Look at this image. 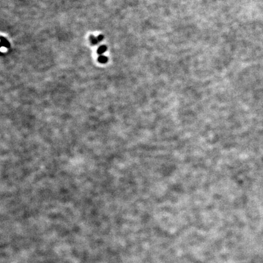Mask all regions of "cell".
<instances>
[{
  "instance_id": "1",
  "label": "cell",
  "mask_w": 263,
  "mask_h": 263,
  "mask_svg": "<svg viewBox=\"0 0 263 263\" xmlns=\"http://www.w3.org/2000/svg\"><path fill=\"white\" fill-rule=\"evenodd\" d=\"M98 61H99V62L104 63H105V62H107L108 61V58L105 57V56H100V57H99Z\"/></svg>"
},
{
  "instance_id": "2",
  "label": "cell",
  "mask_w": 263,
  "mask_h": 263,
  "mask_svg": "<svg viewBox=\"0 0 263 263\" xmlns=\"http://www.w3.org/2000/svg\"><path fill=\"white\" fill-rule=\"evenodd\" d=\"M106 50H107V47L105 46H102L99 48V49L98 51V53L100 54H103L105 51Z\"/></svg>"
},
{
  "instance_id": "3",
  "label": "cell",
  "mask_w": 263,
  "mask_h": 263,
  "mask_svg": "<svg viewBox=\"0 0 263 263\" xmlns=\"http://www.w3.org/2000/svg\"><path fill=\"white\" fill-rule=\"evenodd\" d=\"M90 40H91L92 44H93V45H95L96 43H97V42L98 41V38H95L94 36H92L90 37Z\"/></svg>"
},
{
  "instance_id": "4",
  "label": "cell",
  "mask_w": 263,
  "mask_h": 263,
  "mask_svg": "<svg viewBox=\"0 0 263 263\" xmlns=\"http://www.w3.org/2000/svg\"><path fill=\"white\" fill-rule=\"evenodd\" d=\"M97 38H98V41H101L103 39V36H101V35H100V36H98V37Z\"/></svg>"
}]
</instances>
